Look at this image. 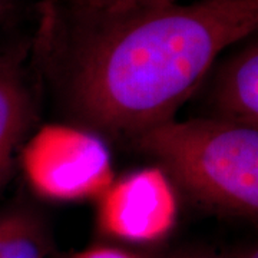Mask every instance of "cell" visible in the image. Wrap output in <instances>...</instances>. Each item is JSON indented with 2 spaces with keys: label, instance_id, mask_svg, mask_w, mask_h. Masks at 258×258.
Listing matches in <instances>:
<instances>
[{
  "label": "cell",
  "instance_id": "1",
  "mask_svg": "<svg viewBox=\"0 0 258 258\" xmlns=\"http://www.w3.org/2000/svg\"><path fill=\"white\" fill-rule=\"evenodd\" d=\"M257 29L258 0L123 12L43 0L30 53L75 126L131 144L174 119L218 56Z\"/></svg>",
  "mask_w": 258,
  "mask_h": 258
},
{
  "label": "cell",
  "instance_id": "2",
  "mask_svg": "<svg viewBox=\"0 0 258 258\" xmlns=\"http://www.w3.org/2000/svg\"><path fill=\"white\" fill-rule=\"evenodd\" d=\"M129 145L152 158L198 208L257 220L258 128L210 116L174 118L139 134Z\"/></svg>",
  "mask_w": 258,
  "mask_h": 258
},
{
  "label": "cell",
  "instance_id": "3",
  "mask_svg": "<svg viewBox=\"0 0 258 258\" xmlns=\"http://www.w3.org/2000/svg\"><path fill=\"white\" fill-rule=\"evenodd\" d=\"M22 166L30 186L55 201L101 197L113 182L105 139L75 125H46L26 142Z\"/></svg>",
  "mask_w": 258,
  "mask_h": 258
},
{
  "label": "cell",
  "instance_id": "4",
  "mask_svg": "<svg viewBox=\"0 0 258 258\" xmlns=\"http://www.w3.org/2000/svg\"><path fill=\"white\" fill-rule=\"evenodd\" d=\"M175 188L158 168L113 181L99 197L98 228L103 235L137 244L164 240L176 222Z\"/></svg>",
  "mask_w": 258,
  "mask_h": 258
},
{
  "label": "cell",
  "instance_id": "5",
  "mask_svg": "<svg viewBox=\"0 0 258 258\" xmlns=\"http://www.w3.org/2000/svg\"><path fill=\"white\" fill-rule=\"evenodd\" d=\"M30 40L18 42L0 62V191L15 171L16 152L37 119V99L25 60Z\"/></svg>",
  "mask_w": 258,
  "mask_h": 258
},
{
  "label": "cell",
  "instance_id": "6",
  "mask_svg": "<svg viewBox=\"0 0 258 258\" xmlns=\"http://www.w3.org/2000/svg\"><path fill=\"white\" fill-rule=\"evenodd\" d=\"M207 105L210 118L258 128L257 37L242 40V46L215 66Z\"/></svg>",
  "mask_w": 258,
  "mask_h": 258
},
{
  "label": "cell",
  "instance_id": "7",
  "mask_svg": "<svg viewBox=\"0 0 258 258\" xmlns=\"http://www.w3.org/2000/svg\"><path fill=\"white\" fill-rule=\"evenodd\" d=\"M50 249L52 234L40 214L23 205L3 210L0 258H45Z\"/></svg>",
  "mask_w": 258,
  "mask_h": 258
},
{
  "label": "cell",
  "instance_id": "8",
  "mask_svg": "<svg viewBox=\"0 0 258 258\" xmlns=\"http://www.w3.org/2000/svg\"><path fill=\"white\" fill-rule=\"evenodd\" d=\"M71 6L79 9L96 10V12H123V10L142 9V8H155L176 0H64Z\"/></svg>",
  "mask_w": 258,
  "mask_h": 258
},
{
  "label": "cell",
  "instance_id": "9",
  "mask_svg": "<svg viewBox=\"0 0 258 258\" xmlns=\"http://www.w3.org/2000/svg\"><path fill=\"white\" fill-rule=\"evenodd\" d=\"M64 258H149L144 254H138L134 251L112 247V245H96L88 249L79 251L76 254L68 255Z\"/></svg>",
  "mask_w": 258,
  "mask_h": 258
},
{
  "label": "cell",
  "instance_id": "10",
  "mask_svg": "<svg viewBox=\"0 0 258 258\" xmlns=\"http://www.w3.org/2000/svg\"><path fill=\"white\" fill-rule=\"evenodd\" d=\"M18 9V0H0V26L9 22Z\"/></svg>",
  "mask_w": 258,
  "mask_h": 258
},
{
  "label": "cell",
  "instance_id": "11",
  "mask_svg": "<svg viewBox=\"0 0 258 258\" xmlns=\"http://www.w3.org/2000/svg\"><path fill=\"white\" fill-rule=\"evenodd\" d=\"M166 258H222L217 254H212L210 251H201V249H191V251H179L174 255Z\"/></svg>",
  "mask_w": 258,
  "mask_h": 258
},
{
  "label": "cell",
  "instance_id": "12",
  "mask_svg": "<svg viewBox=\"0 0 258 258\" xmlns=\"http://www.w3.org/2000/svg\"><path fill=\"white\" fill-rule=\"evenodd\" d=\"M231 258H258V249L255 245H249L247 248L235 252Z\"/></svg>",
  "mask_w": 258,
  "mask_h": 258
},
{
  "label": "cell",
  "instance_id": "13",
  "mask_svg": "<svg viewBox=\"0 0 258 258\" xmlns=\"http://www.w3.org/2000/svg\"><path fill=\"white\" fill-rule=\"evenodd\" d=\"M15 46H16V43H13V45H0V62L9 55Z\"/></svg>",
  "mask_w": 258,
  "mask_h": 258
},
{
  "label": "cell",
  "instance_id": "14",
  "mask_svg": "<svg viewBox=\"0 0 258 258\" xmlns=\"http://www.w3.org/2000/svg\"><path fill=\"white\" fill-rule=\"evenodd\" d=\"M2 215H3V210H0V225H2Z\"/></svg>",
  "mask_w": 258,
  "mask_h": 258
}]
</instances>
